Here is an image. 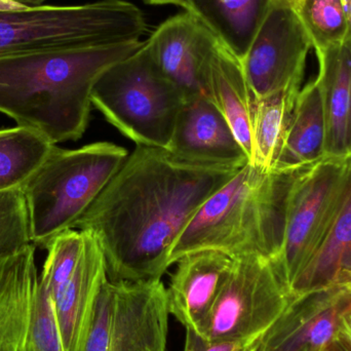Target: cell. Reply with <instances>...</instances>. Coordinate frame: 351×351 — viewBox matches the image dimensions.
Masks as SVG:
<instances>
[{"label": "cell", "instance_id": "1", "mask_svg": "<svg viewBox=\"0 0 351 351\" xmlns=\"http://www.w3.org/2000/svg\"><path fill=\"white\" fill-rule=\"evenodd\" d=\"M241 168L196 164L136 146L76 223L102 247L111 282L162 280L176 239Z\"/></svg>", "mask_w": 351, "mask_h": 351}, {"label": "cell", "instance_id": "2", "mask_svg": "<svg viewBox=\"0 0 351 351\" xmlns=\"http://www.w3.org/2000/svg\"><path fill=\"white\" fill-rule=\"evenodd\" d=\"M144 41L37 49L0 57V112L53 145L86 133L103 73Z\"/></svg>", "mask_w": 351, "mask_h": 351}, {"label": "cell", "instance_id": "3", "mask_svg": "<svg viewBox=\"0 0 351 351\" xmlns=\"http://www.w3.org/2000/svg\"><path fill=\"white\" fill-rule=\"evenodd\" d=\"M304 170L266 173L247 162L206 199L176 239L171 265L200 251L220 252L233 260L278 259L289 194Z\"/></svg>", "mask_w": 351, "mask_h": 351}, {"label": "cell", "instance_id": "4", "mask_svg": "<svg viewBox=\"0 0 351 351\" xmlns=\"http://www.w3.org/2000/svg\"><path fill=\"white\" fill-rule=\"evenodd\" d=\"M130 152L111 142H95L75 149L53 145L22 186L28 202L35 245L47 249L58 235L75 229Z\"/></svg>", "mask_w": 351, "mask_h": 351}, {"label": "cell", "instance_id": "5", "mask_svg": "<svg viewBox=\"0 0 351 351\" xmlns=\"http://www.w3.org/2000/svg\"><path fill=\"white\" fill-rule=\"evenodd\" d=\"M144 12L125 0L80 5H20L0 0V57L37 49L141 40Z\"/></svg>", "mask_w": 351, "mask_h": 351}, {"label": "cell", "instance_id": "6", "mask_svg": "<svg viewBox=\"0 0 351 351\" xmlns=\"http://www.w3.org/2000/svg\"><path fill=\"white\" fill-rule=\"evenodd\" d=\"M185 102L144 41L136 53L106 70L95 84L93 107L136 146L168 149Z\"/></svg>", "mask_w": 351, "mask_h": 351}, {"label": "cell", "instance_id": "7", "mask_svg": "<svg viewBox=\"0 0 351 351\" xmlns=\"http://www.w3.org/2000/svg\"><path fill=\"white\" fill-rule=\"evenodd\" d=\"M168 292L162 280L101 287L82 351H166Z\"/></svg>", "mask_w": 351, "mask_h": 351}, {"label": "cell", "instance_id": "8", "mask_svg": "<svg viewBox=\"0 0 351 351\" xmlns=\"http://www.w3.org/2000/svg\"><path fill=\"white\" fill-rule=\"evenodd\" d=\"M292 300L278 260H234L230 276L197 334L208 341L261 337Z\"/></svg>", "mask_w": 351, "mask_h": 351}, {"label": "cell", "instance_id": "9", "mask_svg": "<svg viewBox=\"0 0 351 351\" xmlns=\"http://www.w3.org/2000/svg\"><path fill=\"white\" fill-rule=\"evenodd\" d=\"M313 41L298 12L285 0L269 8L241 65L254 101L301 90Z\"/></svg>", "mask_w": 351, "mask_h": 351}, {"label": "cell", "instance_id": "10", "mask_svg": "<svg viewBox=\"0 0 351 351\" xmlns=\"http://www.w3.org/2000/svg\"><path fill=\"white\" fill-rule=\"evenodd\" d=\"M346 160L325 158L303 171L287 204L284 241L278 262L291 291L331 223L343 181Z\"/></svg>", "mask_w": 351, "mask_h": 351}, {"label": "cell", "instance_id": "11", "mask_svg": "<svg viewBox=\"0 0 351 351\" xmlns=\"http://www.w3.org/2000/svg\"><path fill=\"white\" fill-rule=\"evenodd\" d=\"M218 43L216 36L186 10L162 22L146 40L152 59L185 101L206 95V68Z\"/></svg>", "mask_w": 351, "mask_h": 351}, {"label": "cell", "instance_id": "12", "mask_svg": "<svg viewBox=\"0 0 351 351\" xmlns=\"http://www.w3.org/2000/svg\"><path fill=\"white\" fill-rule=\"evenodd\" d=\"M168 150L196 164L243 168L249 162L228 121L206 95L184 102Z\"/></svg>", "mask_w": 351, "mask_h": 351}, {"label": "cell", "instance_id": "13", "mask_svg": "<svg viewBox=\"0 0 351 351\" xmlns=\"http://www.w3.org/2000/svg\"><path fill=\"white\" fill-rule=\"evenodd\" d=\"M351 297L338 289L293 297L280 319L260 338L262 351H323L337 335Z\"/></svg>", "mask_w": 351, "mask_h": 351}, {"label": "cell", "instance_id": "14", "mask_svg": "<svg viewBox=\"0 0 351 351\" xmlns=\"http://www.w3.org/2000/svg\"><path fill=\"white\" fill-rule=\"evenodd\" d=\"M233 262L216 251L188 254L176 262L167 289L169 311L186 329L198 333L230 276Z\"/></svg>", "mask_w": 351, "mask_h": 351}, {"label": "cell", "instance_id": "15", "mask_svg": "<svg viewBox=\"0 0 351 351\" xmlns=\"http://www.w3.org/2000/svg\"><path fill=\"white\" fill-rule=\"evenodd\" d=\"M84 232V247L69 280L53 297L65 351H82L93 311L107 276L106 260L98 239Z\"/></svg>", "mask_w": 351, "mask_h": 351}, {"label": "cell", "instance_id": "16", "mask_svg": "<svg viewBox=\"0 0 351 351\" xmlns=\"http://www.w3.org/2000/svg\"><path fill=\"white\" fill-rule=\"evenodd\" d=\"M351 280V156L333 218L317 251L291 285L293 297L336 288Z\"/></svg>", "mask_w": 351, "mask_h": 351}, {"label": "cell", "instance_id": "17", "mask_svg": "<svg viewBox=\"0 0 351 351\" xmlns=\"http://www.w3.org/2000/svg\"><path fill=\"white\" fill-rule=\"evenodd\" d=\"M35 247L0 259V351H31V317L39 282Z\"/></svg>", "mask_w": 351, "mask_h": 351}, {"label": "cell", "instance_id": "18", "mask_svg": "<svg viewBox=\"0 0 351 351\" xmlns=\"http://www.w3.org/2000/svg\"><path fill=\"white\" fill-rule=\"evenodd\" d=\"M319 80L326 119V158L351 156V45L321 53Z\"/></svg>", "mask_w": 351, "mask_h": 351}, {"label": "cell", "instance_id": "19", "mask_svg": "<svg viewBox=\"0 0 351 351\" xmlns=\"http://www.w3.org/2000/svg\"><path fill=\"white\" fill-rule=\"evenodd\" d=\"M206 96L227 119L247 158L252 156L254 98L241 59L220 43L215 47L206 74Z\"/></svg>", "mask_w": 351, "mask_h": 351}, {"label": "cell", "instance_id": "20", "mask_svg": "<svg viewBox=\"0 0 351 351\" xmlns=\"http://www.w3.org/2000/svg\"><path fill=\"white\" fill-rule=\"evenodd\" d=\"M326 119L319 80L299 92L276 170H304L326 158Z\"/></svg>", "mask_w": 351, "mask_h": 351}, {"label": "cell", "instance_id": "21", "mask_svg": "<svg viewBox=\"0 0 351 351\" xmlns=\"http://www.w3.org/2000/svg\"><path fill=\"white\" fill-rule=\"evenodd\" d=\"M269 3L270 0H185L182 8L241 59L263 22Z\"/></svg>", "mask_w": 351, "mask_h": 351}, {"label": "cell", "instance_id": "22", "mask_svg": "<svg viewBox=\"0 0 351 351\" xmlns=\"http://www.w3.org/2000/svg\"><path fill=\"white\" fill-rule=\"evenodd\" d=\"M299 92L289 90L254 101L252 166L266 173L276 170Z\"/></svg>", "mask_w": 351, "mask_h": 351}, {"label": "cell", "instance_id": "23", "mask_svg": "<svg viewBox=\"0 0 351 351\" xmlns=\"http://www.w3.org/2000/svg\"><path fill=\"white\" fill-rule=\"evenodd\" d=\"M51 147L45 138L25 128L0 130V191L22 187Z\"/></svg>", "mask_w": 351, "mask_h": 351}, {"label": "cell", "instance_id": "24", "mask_svg": "<svg viewBox=\"0 0 351 351\" xmlns=\"http://www.w3.org/2000/svg\"><path fill=\"white\" fill-rule=\"evenodd\" d=\"M297 12L315 53L346 45L348 23L341 0H305Z\"/></svg>", "mask_w": 351, "mask_h": 351}, {"label": "cell", "instance_id": "25", "mask_svg": "<svg viewBox=\"0 0 351 351\" xmlns=\"http://www.w3.org/2000/svg\"><path fill=\"white\" fill-rule=\"evenodd\" d=\"M34 245L30 212L22 187L0 191V259Z\"/></svg>", "mask_w": 351, "mask_h": 351}, {"label": "cell", "instance_id": "26", "mask_svg": "<svg viewBox=\"0 0 351 351\" xmlns=\"http://www.w3.org/2000/svg\"><path fill=\"white\" fill-rule=\"evenodd\" d=\"M84 247V232L70 229L56 237L47 247V256L39 276V282L51 297L65 285L73 274Z\"/></svg>", "mask_w": 351, "mask_h": 351}, {"label": "cell", "instance_id": "27", "mask_svg": "<svg viewBox=\"0 0 351 351\" xmlns=\"http://www.w3.org/2000/svg\"><path fill=\"white\" fill-rule=\"evenodd\" d=\"M31 351H65L51 293L38 282L30 325Z\"/></svg>", "mask_w": 351, "mask_h": 351}, {"label": "cell", "instance_id": "28", "mask_svg": "<svg viewBox=\"0 0 351 351\" xmlns=\"http://www.w3.org/2000/svg\"><path fill=\"white\" fill-rule=\"evenodd\" d=\"M259 338L208 341L193 330L186 329L183 351H251Z\"/></svg>", "mask_w": 351, "mask_h": 351}, {"label": "cell", "instance_id": "29", "mask_svg": "<svg viewBox=\"0 0 351 351\" xmlns=\"http://www.w3.org/2000/svg\"><path fill=\"white\" fill-rule=\"evenodd\" d=\"M337 336L351 348V303L344 309L340 317Z\"/></svg>", "mask_w": 351, "mask_h": 351}, {"label": "cell", "instance_id": "30", "mask_svg": "<svg viewBox=\"0 0 351 351\" xmlns=\"http://www.w3.org/2000/svg\"><path fill=\"white\" fill-rule=\"evenodd\" d=\"M323 351H351V348L341 338L336 335L335 338L328 344L327 348Z\"/></svg>", "mask_w": 351, "mask_h": 351}, {"label": "cell", "instance_id": "31", "mask_svg": "<svg viewBox=\"0 0 351 351\" xmlns=\"http://www.w3.org/2000/svg\"><path fill=\"white\" fill-rule=\"evenodd\" d=\"M145 3L152 5H183L185 0H143Z\"/></svg>", "mask_w": 351, "mask_h": 351}, {"label": "cell", "instance_id": "32", "mask_svg": "<svg viewBox=\"0 0 351 351\" xmlns=\"http://www.w3.org/2000/svg\"><path fill=\"white\" fill-rule=\"evenodd\" d=\"M343 4L344 10H346V18L348 23V36L346 43L351 45V0H341Z\"/></svg>", "mask_w": 351, "mask_h": 351}, {"label": "cell", "instance_id": "33", "mask_svg": "<svg viewBox=\"0 0 351 351\" xmlns=\"http://www.w3.org/2000/svg\"><path fill=\"white\" fill-rule=\"evenodd\" d=\"M336 289L341 291L344 294L351 297V280L348 282H344V284L340 285V286L336 287Z\"/></svg>", "mask_w": 351, "mask_h": 351}, {"label": "cell", "instance_id": "34", "mask_svg": "<svg viewBox=\"0 0 351 351\" xmlns=\"http://www.w3.org/2000/svg\"><path fill=\"white\" fill-rule=\"evenodd\" d=\"M285 1L288 2L296 12H298L305 0H285Z\"/></svg>", "mask_w": 351, "mask_h": 351}, {"label": "cell", "instance_id": "35", "mask_svg": "<svg viewBox=\"0 0 351 351\" xmlns=\"http://www.w3.org/2000/svg\"><path fill=\"white\" fill-rule=\"evenodd\" d=\"M260 338H261V337H260ZM260 338H259V340H258L257 343H256V346H254L253 350H252L251 351H262L261 348H260Z\"/></svg>", "mask_w": 351, "mask_h": 351}]
</instances>
